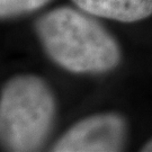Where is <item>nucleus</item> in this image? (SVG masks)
I'll return each instance as SVG.
<instances>
[{
    "label": "nucleus",
    "instance_id": "nucleus-6",
    "mask_svg": "<svg viewBox=\"0 0 152 152\" xmlns=\"http://www.w3.org/2000/svg\"><path fill=\"white\" fill-rule=\"evenodd\" d=\"M141 151L142 152H152V137L149 139L141 148Z\"/></svg>",
    "mask_w": 152,
    "mask_h": 152
},
{
    "label": "nucleus",
    "instance_id": "nucleus-4",
    "mask_svg": "<svg viewBox=\"0 0 152 152\" xmlns=\"http://www.w3.org/2000/svg\"><path fill=\"white\" fill-rule=\"evenodd\" d=\"M91 16L121 23H135L152 16V0H71Z\"/></svg>",
    "mask_w": 152,
    "mask_h": 152
},
{
    "label": "nucleus",
    "instance_id": "nucleus-1",
    "mask_svg": "<svg viewBox=\"0 0 152 152\" xmlns=\"http://www.w3.org/2000/svg\"><path fill=\"white\" fill-rule=\"evenodd\" d=\"M35 31L50 59L72 73H105L122 59L114 36L81 9H52L38 18Z\"/></svg>",
    "mask_w": 152,
    "mask_h": 152
},
{
    "label": "nucleus",
    "instance_id": "nucleus-5",
    "mask_svg": "<svg viewBox=\"0 0 152 152\" xmlns=\"http://www.w3.org/2000/svg\"><path fill=\"white\" fill-rule=\"evenodd\" d=\"M50 0H0V16L2 19L22 16L42 8Z\"/></svg>",
    "mask_w": 152,
    "mask_h": 152
},
{
    "label": "nucleus",
    "instance_id": "nucleus-3",
    "mask_svg": "<svg viewBox=\"0 0 152 152\" xmlns=\"http://www.w3.org/2000/svg\"><path fill=\"white\" fill-rule=\"evenodd\" d=\"M126 122L117 113L87 116L65 131L54 142V152H116L124 149Z\"/></svg>",
    "mask_w": 152,
    "mask_h": 152
},
{
    "label": "nucleus",
    "instance_id": "nucleus-2",
    "mask_svg": "<svg viewBox=\"0 0 152 152\" xmlns=\"http://www.w3.org/2000/svg\"><path fill=\"white\" fill-rule=\"evenodd\" d=\"M56 103L49 85L35 75H18L0 95V137L7 151H37L53 126Z\"/></svg>",
    "mask_w": 152,
    "mask_h": 152
}]
</instances>
